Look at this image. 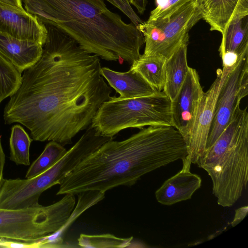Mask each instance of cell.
<instances>
[{
    "label": "cell",
    "mask_w": 248,
    "mask_h": 248,
    "mask_svg": "<svg viewBox=\"0 0 248 248\" xmlns=\"http://www.w3.org/2000/svg\"><path fill=\"white\" fill-rule=\"evenodd\" d=\"M195 0H155L156 7L151 12L148 20L167 18L187 3Z\"/></svg>",
    "instance_id": "obj_23"
},
{
    "label": "cell",
    "mask_w": 248,
    "mask_h": 248,
    "mask_svg": "<svg viewBox=\"0 0 248 248\" xmlns=\"http://www.w3.org/2000/svg\"><path fill=\"white\" fill-rule=\"evenodd\" d=\"M171 103L163 91L133 98L113 96L101 106L91 125L100 135L111 138L128 128L173 126Z\"/></svg>",
    "instance_id": "obj_5"
},
{
    "label": "cell",
    "mask_w": 248,
    "mask_h": 248,
    "mask_svg": "<svg viewBox=\"0 0 248 248\" xmlns=\"http://www.w3.org/2000/svg\"><path fill=\"white\" fill-rule=\"evenodd\" d=\"M111 139L82 160L60 182L57 195L132 186L144 175L187 155L173 126H149L126 140Z\"/></svg>",
    "instance_id": "obj_2"
},
{
    "label": "cell",
    "mask_w": 248,
    "mask_h": 248,
    "mask_svg": "<svg viewBox=\"0 0 248 248\" xmlns=\"http://www.w3.org/2000/svg\"><path fill=\"white\" fill-rule=\"evenodd\" d=\"M32 139L24 128L18 124L11 128L9 139L10 158L17 165L30 164V148Z\"/></svg>",
    "instance_id": "obj_19"
},
{
    "label": "cell",
    "mask_w": 248,
    "mask_h": 248,
    "mask_svg": "<svg viewBox=\"0 0 248 248\" xmlns=\"http://www.w3.org/2000/svg\"><path fill=\"white\" fill-rule=\"evenodd\" d=\"M201 19V12L195 0L167 18L144 21L137 27L144 39L143 55H158L169 59L182 43L189 38L188 31Z\"/></svg>",
    "instance_id": "obj_7"
},
{
    "label": "cell",
    "mask_w": 248,
    "mask_h": 248,
    "mask_svg": "<svg viewBox=\"0 0 248 248\" xmlns=\"http://www.w3.org/2000/svg\"><path fill=\"white\" fill-rule=\"evenodd\" d=\"M5 164V154L1 145L0 137V186L3 179V173Z\"/></svg>",
    "instance_id": "obj_29"
},
{
    "label": "cell",
    "mask_w": 248,
    "mask_h": 248,
    "mask_svg": "<svg viewBox=\"0 0 248 248\" xmlns=\"http://www.w3.org/2000/svg\"><path fill=\"white\" fill-rule=\"evenodd\" d=\"M202 19L221 34L232 22L248 16V0H196Z\"/></svg>",
    "instance_id": "obj_12"
},
{
    "label": "cell",
    "mask_w": 248,
    "mask_h": 248,
    "mask_svg": "<svg viewBox=\"0 0 248 248\" xmlns=\"http://www.w3.org/2000/svg\"><path fill=\"white\" fill-rule=\"evenodd\" d=\"M0 1L22 9H24L22 6V0H0Z\"/></svg>",
    "instance_id": "obj_30"
},
{
    "label": "cell",
    "mask_w": 248,
    "mask_h": 248,
    "mask_svg": "<svg viewBox=\"0 0 248 248\" xmlns=\"http://www.w3.org/2000/svg\"><path fill=\"white\" fill-rule=\"evenodd\" d=\"M220 56L222 59L223 67L230 68L235 65L241 56L232 52H225L220 55Z\"/></svg>",
    "instance_id": "obj_26"
},
{
    "label": "cell",
    "mask_w": 248,
    "mask_h": 248,
    "mask_svg": "<svg viewBox=\"0 0 248 248\" xmlns=\"http://www.w3.org/2000/svg\"><path fill=\"white\" fill-rule=\"evenodd\" d=\"M66 152V149L62 144L50 141L41 154L31 164L25 178H31L46 171L61 159Z\"/></svg>",
    "instance_id": "obj_20"
},
{
    "label": "cell",
    "mask_w": 248,
    "mask_h": 248,
    "mask_svg": "<svg viewBox=\"0 0 248 248\" xmlns=\"http://www.w3.org/2000/svg\"><path fill=\"white\" fill-rule=\"evenodd\" d=\"M248 94V51L226 75L220 89L206 149L210 147L230 123L240 102Z\"/></svg>",
    "instance_id": "obj_8"
},
{
    "label": "cell",
    "mask_w": 248,
    "mask_h": 248,
    "mask_svg": "<svg viewBox=\"0 0 248 248\" xmlns=\"http://www.w3.org/2000/svg\"><path fill=\"white\" fill-rule=\"evenodd\" d=\"M204 92L197 70L189 66L185 80L171 101L173 126L187 140Z\"/></svg>",
    "instance_id": "obj_10"
},
{
    "label": "cell",
    "mask_w": 248,
    "mask_h": 248,
    "mask_svg": "<svg viewBox=\"0 0 248 248\" xmlns=\"http://www.w3.org/2000/svg\"><path fill=\"white\" fill-rule=\"evenodd\" d=\"M248 212V206L247 205L242 206L235 210L234 218L231 222L232 226L234 227L239 224L246 217Z\"/></svg>",
    "instance_id": "obj_27"
},
{
    "label": "cell",
    "mask_w": 248,
    "mask_h": 248,
    "mask_svg": "<svg viewBox=\"0 0 248 248\" xmlns=\"http://www.w3.org/2000/svg\"><path fill=\"white\" fill-rule=\"evenodd\" d=\"M232 67H223V69L217 73V77L209 89L203 94L192 127L186 141L187 156L192 163L196 164L206 150L217 96L226 75Z\"/></svg>",
    "instance_id": "obj_9"
},
{
    "label": "cell",
    "mask_w": 248,
    "mask_h": 248,
    "mask_svg": "<svg viewBox=\"0 0 248 248\" xmlns=\"http://www.w3.org/2000/svg\"><path fill=\"white\" fill-rule=\"evenodd\" d=\"M100 73L109 86L119 93L120 98L141 97L158 91L131 68L127 72H120L103 67L101 68Z\"/></svg>",
    "instance_id": "obj_15"
},
{
    "label": "cell",
    "mask_w": 248,
    "mask_h": 248,
    "mask_svg": "<svg viewBox=\"0 0 248 248\" xmlns=\"http://www.w3.org/2000/svg\"><path fill=\"white\" fill-rule=\"evenodd\" d=\"M167 60L160 55L142 54L132 63L130 68L139 73L155 90L162 91L165 82Z\"/></svg>",
    "instance_id": "obj_17"
},
{
    "label": "cell",
    "mask_w": 248,
    "mask_h": 248,
    "mask_svg": "<svg viewBox=\"0 0 248 248\" xmlns=\"http://www.w3.org/2000/svg\"><path fill=\"white\" fill-rule=\"evenodd\" d=\"M0 32L14 37L45 44L47 31L44 24L35 16L0 1Z\"/></svg>",
    "instance_id": "obj_11"
},
{
    "label": "cell",
    "mask_w": 248,
    "mask_h": 248,
    "mask_svg": "<svg viewBox=\"0 0 248 248\" xmlns=\"http://www.w3.org/2000/svg\"><path fill=\"white\" fill-rule=\"evenodd\" d=\"M188 43L189 38L182 43L166 61L165 82L163 91L171 101L178 93L188 72L187 50Z\"/></svg>",
    "instance_id": "obj_16"
},
{
    "label": "cell",
    "mask_w": 248,
    "mask_h": 248,
    "mask_svg": "<svg viewBox=\"0 0 248 248\" xmlns=\"http://www.w3.org/2000/svg\"><path fill=\"white\" fill-rule=\"evenodd\" d=\"M248 16L232 22L225 29L222 34L219 55L232 52L241 56L248 51Z\"/></svg>",
    "instance_id": "obj_18"
},
{
    "label": "cell",
    "mask_w": 248,
    "mask_h": 248,
    "mask_svg": "<svg viewBox=\"0 0 248 248\" xmlns=\"http://www.w3.org/2000/svg\"><path fill=\"white\" fill-rule=\"evenodd\" d=\"M25 10L64 32L86 51L129 64L141 56L142 33L109 11L104 0H22Z\"/></svg>",
    "instance_id": "obj_3"
},
{
    "label": "cell",
    "mask_w": 248,
    "mask_h": 248,
    "mask_svg": "<svg viewBox=\"0 0 248 248\" xmlns=\"http://www.w3.org/2000/svg\"><path fill=\"white\" fill-rule=\"evenodd\" d=\"M129 1L137 8L140 14L144 13L147 4V0H129Z\"/></svg>",
    "instance_id": "obj_28"
},
{
    "label": "cell",
    "mask_w": 248,
    "mask_h": 248,
    "mask_svg": "<svg viewBox=\"0 0 248 248\" xmlns=\"http://www.w3.org/2000/svg\"><path fill=\"white\" fill-rule=\"evenodd\" d=\"M196 164L212 182L218 205L231 207L247 188L248 180V112L239 106L230 123Z\"/></svg>",
    "instance_id": "obj_4"
},
{
    "label": "cell",
    "mask_w": 248,
    "mask_h": 248,
    "mask_svg": "<svg viewBox=\"0 0 248 248\" xmlns=\"http://www.w3.org/2000/svg\"><path fill=\"white\" fill-rule=\"evenodd\" d=\"M182 160V170L166 180L155 192L157 201L163 205H171L190 199L201 186V178L190 171V159L186 156Z\"/></svg>",
    "instance_id": "obj_13"
},
{
    "label": "cell",
    "mask_w": 248,
    "mask_h": 248,
    "mask_svg": "<svg viewBox=\"0 0 248 248\" xmlns=\"http://www.w3.org/2000/svg\"><path fill=\"white\" fill-rule=\"evenodd\" d=\"M42 55L26 69L3 112L5 124L19 123L33 140L71 144L86 130L112 89L100 73L99 57L57 28L44 24Z\"/></svg>",
    "instance_id": "obj_1"
},
{
    "label": "cell",
    "mask_w": 248,
    "mask_h": 248,
    "mask_svg": "<svg viewBox=\"0 0 248 248\" xmlns=\"http://www.w3.org/2000/svg\"><path fill=\"white\" fill-rule=\"evenodd\" d=\"M75 204V195L66 194L48 206L0 208V239L31 243L56 232L66 225Z\"/></svg>",
    "instance_id": "obj_6"
},
{
    "label": "cell",
    "mask_w": 248,
    "mask_h": 248,
    "mask_svg": "<svg viewBox=\"0 0 248 248\" xmlns=\"http://www.w3.org/2000/svg\"><path fill=\"white\" fill-rule=\"evenodd\" d=\"M0 248H38L36 242L31 243L0 239Z\"/></svg>",
    "instance_id": "obj_25"
},
{
    "label": "cell",
    "mask_w": 248,
    "mask_h": 248,
    "mask_svg": "<svg viewBox=\"0 0 248 248\" xmlns=\"http://www.w3.org/2000/svg\"><path fill=\"white\" fill-rule=\"evenodd\" d=\"M124 13L137 27L143 23L132 9L129 0H107Z\"/></svg>",
    "instance_id": "obj_24"
},
{
    "label": "cell",
    "mask_w": 248,
    "mask_h": 248,
    "mask_svg": "<svg viewBox=\"0 0 248 248\" xmlns=\"http://www.w3.org/2000/svg\"><path fill=\"white\" fill-rule=\"evenodd\" d=\"M133 237L121 238L110 233L89 235L81 234L78 245L83 248H125L128 247Z\"/></svg>",
    "instance_id": "obj_22"
},
{
    "label": "cell",
    "mask_w": 248,
    "mask_h": 248,
    "mask_svg": "<svg viewBox=\"0 0 248 248\" xmlns=\"http://www.w3.org/2000/svg\"><path fill=\"white\" fill-rule=\"evenodd\" d=\"M21 78V73L0 54V104L18 89Z\"/></svg>",
    "instance_id": "obj_21"
},
{
    "label": "cell",
    "mask_w": 248,
    "mask_h": 248,
    "mask_svg": "<svg viewBox=\"0 0 248 248\" xmlns=\"http://www.w3.org/2000/svg\"><path fill=\"white\" fill-rule=\"evenodd\" d=\"M43 46L33 40L18 39L0 32V54L21 73L39 60Z\"/></svg>",
    "instance_id": "obj_14"
}]
</instances>
